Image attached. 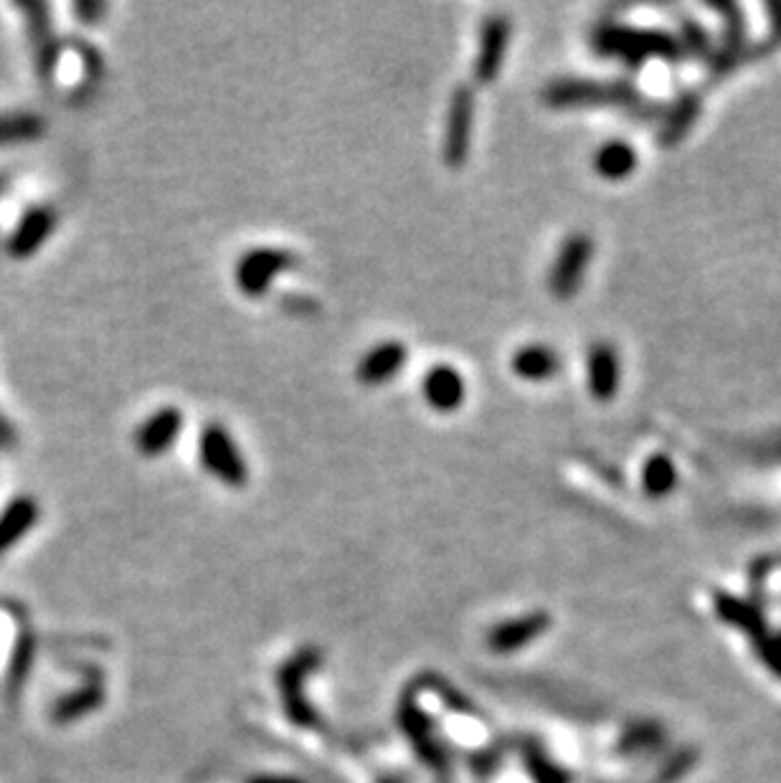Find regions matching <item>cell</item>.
I'll list each match as a JSON object with an SVG mask.
<instances>
[{
    "instance_id": "1",
    "label": "cell",
    "mask_w": 781,
    "mask_h": 783,
    "mask_svg": "<svg viewBox=\"0 0 781 783\" xmlns=\"http://www.w3.org/2000/svg\"><path fill=\"white\" fill-rule=\"evenodd\" d=\"M544 105L551 110H622L642 120L660 112L655 99L622 79H556L544 89Z\"/></svg>"
},
{
    "instance_id": "2",
    "label": "cell",
    "mask_w": 781,
    "mask_h": 783,
    "mask_svg": "<svg viewBox=\"0 0 781 783\" xmlns=\"http://www.w3.org/2000/svg\"><path fill=\"white\" fill-rule=\"evenodd\" d=\"M591 49L599 57L622 59L632 69H639L649 59H683V46L675 36L655 28L622 26V23H599L591 34Z\"/></svg>"
},
{
    "instance_id": "3",
    "label": "cell",
    "mask_w": 781,
    "mask_h": 783,
    "mask_svg": "<svg viewBox=\"0 0 781 783\" xmlns=\"http://www.w3.org/2000/svg\"><path fill=\"white\" fill-rule=\"evenodd\" d=\"M317 666H320V652H317L315 647H303L295 657L282 664L280 674H277V687H280L284 715L297 727L320 725V718H317V712L305 693L307 680L313 677Z\"/></svg>"
},
{
    "instance_id": "4",
    "label": "cell",
    "mask_w": 781,
    "mask_h": 783,
    "mask_svg": "<svg viewBox=\"0 0 781 783\" xmlns=\"http://www.w3.org/2000/svg\"><path fill=\"white\" fill-rule=\"evenodd\" d=\"M198 460L208 475L216 477L227 487L242 490V487L249 482V464H246L244 454L239 452V444L236 439L231 437V431L219 421L206 424L204 429H200Z\"/></svg>"
},
{
    "instance_id": "5",
    "label": "cell",
    "mask_w": 781,
    "mask_h": 783,
    "mask_svg": "<svg viewBox=\"0 0 781 783\" xmlns=\"http://www.w3.org/2000/svg\"><path fill=\"white\" fill-rule=\"evenodd\" d=\"M475 89L469 84L454 87L447 107L444 139H442V160L447 168L460 170L465 166L472 152V135H475Z\"/></svg>"
},
{
    "instance_id": "6",
    "label": "cell",
    "mask_w": 781,
    "mask_h": 783,
    "mask_svg": "<svg viewBox=\"0 0 781 783\" xmlns=\"http://www.w3.org/2000/svg\"><path fill=\"white\" fill-rule=\"evenodd\" d=\"M295 254L284 249H272V246H259V249L246 252L236 264V286L246 297L257 299L272 290L274 279L282 277L284 271L295 269Z\"/></svg>"
},
{
    "instance_id": "7",
    "label": "cell",
    "mask_w": 781,
    "mask_h": 783,
    "mask_svg": "<svg viewBox=\"0 0 781 783\" xmlns=\"http://www.w3.org/2000/svg\"><path fill=\"white\" fill-rule=\"evenodd\" d=\"M594 257V242L586 234H571L548 271V290L553 297L571 299L584 282L586 267Z\"/></svg>"
},
{
    "instance_id": "8",
    "label": "cell",
    "mask_w": 781,
    "mask_h": 783,
    "mask_svg": "<svg viewBox=\"0 0 781 783\" xmlns=\"http://www.w3.org/2000/svg\"><path fill=\"white\" fill-rule=\"evenodd\" d=\"M510 36H513V23H510L508 15L502 13H492L487 15L483 23V30H479V46H477V57H475V82L483 84H492L498 79L502 61H505L508 53V44Z\"/></svg>"
},
{
    "instance_id": "9",
    "label": "cell",
    "mask_w": 781,
    "mask_h": 783,
    "mask_svg": "<svg viewBox=\"0 0 781 783\" xmlns=\"http://www.w3.org/2000/svg\"><path fill=\"white\" fill-rule=\"evenodd\" d=\"M399 725H401V731H404L406 741L414 746L416 756H419L424 763L442 769L444 750H442V746H439V741L435 735V723H431V718L419 708V702H416L414 689L401 697Z\"/></svg>"
},
{
    "instance_id": "10",
    "label": "cell",
    "mask_w": 781,
    "mask_h": 783,
    "mask_svg": "<svg viewBox=\"0 0 781 783\" xmlns=\"http://www.w3.org/2000/svg\"><path fill=\"white\" fill-rule=\"evenodd\" d=\"M548 629H551V616L546 611H530V614L508 619V622L492 626L487 634V647L495 654H513L544 637Z\"/></svg>"
},
{
    "instance_id": "11",
    "label": "cell",
    "mask_w": 781,
    "mask_h": 783,
    "mask_svg": "<svg viewBox=\"0 0 781 783\" xmlns=\"http://www.w3.org/2000/svg\"><path fill=\"white\" fill-rule=\"evenodd\" d=\"M183 411L178 406H162L145 418L135 431V449L143 456H160L170 452L183 431Z\"/></svg>"
},
{
    "instance_id": "12",
    "label": "cell",
    "mask_w": 781,
    "mask_h": 783,
    "mask_svg": "<svg viewBox=\"0 0 781 783\" xmlns=\"http://www.w3.org/2000/svg\"><path fill=\"white\" fill-rule=\"evenodd\" d=\"M422 395L439 414H454L467 399V383L450 363H437L422 378Z\"/></svg>"
},
{
    "instance_id": "13",
    "label": "cell",
    "mask_w": 781,
    "mask_h": 783,
    "mask_svg": "<svg viewBox=\"0 0 781 783\" xmlns=\"http://www.w3.org/2000/svg\"><path fill=\"white\" fill-rule=\"evenodd\" d=\"M710 11L721 13L723 19V46L713 51V59H710V66H713V74L721 76L731 72L733 66L744 59V44H746V19L744 11L736 3H708Z\"/></svg>"
},
{
    "instance_id": "14",
    "label": "cell",
    "mask_w": 781,
    "mask_h": 783,
    "mask_svg": "<svg viewBox=\"0 0 781 783\" xmlns=\"http://www.w3.org/2000/svg\"><path fill=\"white\" fill-rule=\"evenodd\" d=\"M408 351L401 340H383L363 355L355 368V376L363 386H381L401 374L406 366Z\"/></svg>"
},
{
    "instance_id": "15",
    "label": "cell",
    "mask_w": 781,
    "mask_h": 783,
    "mask_svg": "<svg viewBox=\"0 0 781 783\" xmlns=\"http://www.w3.org/2000/svg\"><path fill=\"white\" fill-rule=\"evenodd\" d=\"M586 381H589V391L597 401L614 399L622 381L620 355H617L614 345L609 343L591 345L589 355H586Z\"/></svg>"
},
{
    "instance_id": "16",
    "label": "cell",
    "mask_w": 781,
    "mask_h": 783,
    "mask_svg": "<svg viewBox=\"0 0 781 783\" xmlns=\"http://www.w3.org/2000/svg\"><path fill=\"white\" fill-rule=\"evenodd\" d=\"M53 229H57V213L51 208H30L15 227L11 242H8V252L15 259H26L41 249L46 238L53 234Z\"/></svg>"
},
{
    "instance_id": "17",
    "label": "cell",
    "mask_w": 781,
    "mask_h": 783,
    "mask_svg": "<svg viewBox=\"0 0 781 783\" xmlns=\"http://www.w3.org/2000/svg\"><path fill=\"white\" fill-rule=\"evenodd\" d=\"M716 614L721 616L725 624H731L733 629L744 632L752 641H759L769 634L767 619H764L759 607H754V603L739 599V596L733 594H716Z\"/></svg>"
},
{
    "instance_id": "18",
    "label": "cell",
    "mask_w": 781,
    "mask_h": 783,
    "mask_svg": "<svg viewBox=\"0 0 781 783\" xmlns=\"http://www.w3.org/2000/svg\"><path fill=\"white\" fill-rule=\"evenodd\" d=\"M23 11L28 13V21H30V38H34L38 74H41V79L51 82V76H53V72H57V64H59V46H57V41H53L49 15H46V5L26 3L23 5Z\"/></svg>"
},
{
    "instance_id": "19",
    "label": "cell",
    "mask_w": 781,
    "mask_h": 783,
    "mask_svg": "<svg viewBox=\"0 0 781 783\" xmlns=\"http://www.w3.org/2000/svg\"><path fill=\"white\" fill-rule=\"evenodd\" d=\"M38 521V502L28 494L8 502V507L0 513V555L8 553L15 542L26 538L30 527Z\"/></svg>"
},
{
    "instance_id": "20",
    "label": "cell",
    "mask_w": 781,
    "mask_h": 783,
    "mask_svg": "<svg viewBox=\"0 0 781 783\" xmlns=\"http://www.w3.org/2000/svg\"><path fill=\"white\" fill-rule=\"evenodd\" d=\"M510 368H513V374L517 378H523V381L540 383V381H548V378L559 376L561 358L553 347L536 343V345L521 347V351L513 355Z\"/></svg>"
},
{
    "instance_id": "21",
    "label": "cell",
    "mask_w": 781,
    "mask_h": 783,
    "mask_svg": "<svg viewBox=\"0 0 781 783\" xmlns=\"http://www.w3.org/2000/svg\"><path fill=\"white\" fill-rule=\"evenodd\" d=\"M700 114V97L695 95V91H685V95H680V99L675 105H672V110L668 118H664V125L660 130V145L662 147H678L680 143H683V137L687 135V132L693 130L695 120H698Z\"/></svg>"
},
{
    "instance_id": "22",
    "label": "cell",
    "mask_w": 781,
    "mask_h": 783,
    "mask_svg": "<svg viewBox=\"0 0 781 783\" xmlns=\"http://www.w3.org/2000/svg\"><path fill=\"white\" fill-rule=\"evenodd\" d=\"M594 168L607 181H624L637 168V150L626 145L624 139H612V143L601 145L594 155Z\"/></svg>"
},
{
    "instance_id": "23",
    "label": "cell",
    "mask_w": 781,
    "mask_h": 783,
    "mask_svg": "<svg viewBox=\"0 0 781 783\" xmlns=\"http://www.w3.org/2000/svg\"><path fill=\"white\" fill-rule=\"evenodd\" d=\"M105 700L102 685L99 682H91V685H84L76 689V693L61 697V700L53 705V720L57 723H72V720H80L89 715L91 710H97Z\"/></svg>"
},
{
    "instance_id": "24",
    "label": "cell",
    "mask_w": 781,
    "mask_h": 783,
    "mask_svg": "<svg viewBox=\"0 0 781 783\" xmlns=\"http://www.w3.org/2000/svg\"><path fill=\"white\" fill-rule=\"evenodd\" d=\"M523 763L533 783H574V776L553 761L536 741L525 743Z\"/></svg>"
},
{
    "instance_id": "25",
    "label": "cell",
    "mask_w": 781,
    "mask_h": 783,
    "mask_svg": "<svg viewBox=\"0 0 781 783\" xmlns=\"http://www.w3.org/2000/svg\"><path fill=\"white\" fill-rule=\"evenodd\" d=\"M678 482V469L672 464L670 456L655 454L645 462V469H642V487L649 498H664V494L672 492V487Z\"/></svg>"
},
{
    "instance_id": "26",
    "label": "cell",
    "mask_w": 781,
    "mask_h": 783,
    "mask_svg": "<svg viewBox=\"0 0 781 783\" xmlns=\"http://www.w3.org/2000/svg\"><path fill=\"white\" fill-rule=\"evenodd\" d=\"M44 120L30 112H13L0 114V145H19L28 143L44 135Z\"/></svg>"
},
{
    "instance_id": "27",
    "label": "cell",
    "mask_w": 781,
    "mask_h": 783,
    "mask_svg": "<svg viewBox=\"0 0 781 783\" xmlns=\"http://www.w3.org/2000/svg\"><path fill=\"white\" fill-rule=\"evenodd\" d=\"M664 743V727L652 723V720H642L624 731L620 738V754L624 756H639L657 750Z\"/></svg>"
},
{
    "instance_id": "28",
    "label": "cell",
    "mask_w": 781,
    "mask_h": 783,
    "mask_svg": "<svg viewBox=\"0 0 781 783\" xmlns=\"http://www.w3.org/2000/svg\"><path fill=\"white\" fill-rule=\"evenodd\" d=\"M695 761H698V750L695 748H680L678 754L664 761V766L657 773V783H678L687 771H693Z\"/></svg>"
},
{
    "instance_id": "29",
    "label": "cell",
    "mask_w": 781,
    "mask_h": 783,
    "mask_svg": "<svg viewBox=\"0 0 781 783\" xmlns=\"http://www.w3.org/2000/svg\"><path fill=\"white\" fill-rule=\"evenodd\" d=\"M680 28H683V41H680V46H685V49L698 59H713V46H710V38L700 23H695L693 19H683Z\"/></svg>"
},
{
    "instance_id": "30",
    "label": "cell",
    "mask_w": 781,
    "mask_h": 783,
    "mask_svg": "<svg viewBox=\"0 0 781 783\" xmlns=\"http://www.w3.org/2000/svg\"><path fill=\"white\" fill-rule=\"evenodd\" d=\"M767 13H769V36L764 38V44L756 46V51L746 53V59H754V57H764V53L774 51L781 46V3L777 0V3H767Z\"/></svg>"
},
{
    "instance_id": "31",
    "label": "cell",
    "mask_w": 781,
    "mask_h": 783,
    "mask_svg": "<svg viewBox=\"0 0 781 783\" xmlns=\"http://www.w3.org/2000/svg\"><path fill=\"white\" fill-rule=\"evenodd\" d=\"M754 649L761 662L769 666V672L781 677V634H767V637L754 641Z\"/></svg>"
},
{
    "instance_id": "32",
    "label": "cell",
    "mask_w": 781,
    "mask_h": 783,
    "mask_svg": "<svg viewBox=\"0 0 781 783\" xmlns=\"http://www.w3.org/2000/svg\"><path fill=\"white\" fill-rule=\"evenodd\" d=\"M30 657H34V645H30L28 637H23L19 641V647H15V654H13V662H11V687L13 689L19 687L23 680H26L28 666H30Z\"/></svg>"
},
{
    "instance_id": "33",
    "label": "cell",
    "mask_w": 781,
    "mask_h": 783,
    "mask_svg": "<svg viewBox=\"0 0 781 783\" xmlns=\"http://www.w3.org/2000/svg\"><path fill=\"white\" fill-rule=\"evenodd\" d=\"M74 13L80 15L82 23H97L107 13V5L97 3V0H84V3L74 5Z\"/></svg>"
},
{
    "instance_id": "34",
    "label": "cell",
    "mask_w": 781,
    "mask_h": 783,
    "mask_svg": "<svg viewBox=\"0 0 781 783\" xmlns=\"http://www.w3.org/2000/svg\"><path fill=\"white\" fill-rule=\"evenodd\" d=\"M246 783H305L297 776H280V773H259V776H252Z\"/></svg>"
},
{
    "instance_id": "35",
    "label": "cell",
    "mask_w": 781,
    "mask_h": 783,
    "mask_svg": "<svg viewBox=\"0 0 781 783\" xmlns=\"http://www.w3.org/2000/svg\"><path fill=\"white\" fill-rule=\"evenodd\" d=\"M378 783H404V781H399V779H381Z\"/></svg>"
}]
</instances>
